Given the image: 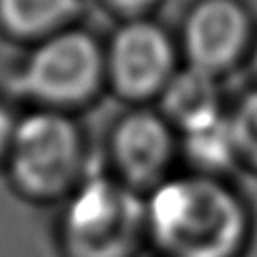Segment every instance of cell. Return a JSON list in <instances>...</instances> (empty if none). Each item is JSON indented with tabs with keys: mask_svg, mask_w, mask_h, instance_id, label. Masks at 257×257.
Segmentation results:
<instances>
[{
	"mask_svg": "<svg viewBox=\"0 0 257 257\" xmlns=\"http://www.w3.org/2000/svg\"><path fill=\"white\" fill-rule=\"evenodd\" d=\"M255 62H257V56H255Z\"/></svg>",
	"mask_w": 257,
	"mask_h": 257,
	"instance_id": "cell-14",
	"label": "cell"
},
{
	"mask_svg": "<svg viewBox=\"0 0 257 257\" xmlns=\"http://www.w3.org/2000/svg\"><path fill=\"white\" fill-rule=\"evenodd\" d=\"M173 151L165 122L151 112H133L116 128L114 155L135 181H153L167 167Z\"/></svg>",
	"mask_w": 257,
	"mask_h": 257,
	"instance_id": "cell-7",
	"label": "cell"
},
{
	"mask_svg": "<svg viewBox=\"0 0 257 257\" xmlns=\"http://www.w3.org/2000/svg\"><path fill=\"white\" fill-rule=\"evenodd\" d=\"M173 66L167 34L151 22H133L118 30L110 48V70L118 88L143 96L165 84Z\"/></svg>",
	"mask_w": 257,
	"mask_h": 257,
	"instance_id": "cell-5",
	"label": "cell"
},
{
	"mask_svg": "<svg viewBox=\"0 0 257 257\" xmlns=\"http://www.w3.org/2000/svg\"><path fill=\"white\" fill-rule=\"evenodd\" d=\"M139 231V211L116 185L86 183L66 211V249L70 257H128Z\"/></svg>",
	"mask_w": 257,
	"mask_h": 257,
	"instance_id": "cell-2",
	"label": "cell"
},
{
	"mask_svg": "<svg viewBox=\"0 0 257 257\" xmlns=\"http://www.w3.org/2000/svg\"><path fill=\"white\" fill-rule=\"evenodd\" d=\"M165 102L167 110L185 128L219 114L213 74L197 66H191L189 70L181 72L177 78L169 82Z\"/></svg>",
	"mask_w": 257,
	"mask_h": 257,
	"instance_id": "cell-8",
	"label": "cell"
},
{
	"mask_svg": "<svg viewBox=\"0 0 257 257\" xmlns=\"http://www.w3.org/2000/svg\"><path fill=\"white\" fill-rule=\"evenodd\" d=\"M247 38V16L233 0H205L187 20L185 46L191 64L215 72L231 64Z\"/></svg>",
	"mask_w": 257,
	"mask_h": 257,
	"instance_id": "cell-6",
	"label": "cell"
},
{
	"mask_svg": "<svg viewBox=\"0 0 257 257\" xmlns=\"http://www.w3.org/2000/svg\"><path fill=\"white\" fill-rule=\"evenodd\" d=\"M76 0H0V16L20 34H38L66 20Z\"/></svg>",
	"mask_w": 257,
	"mask_h": 257,
	"instance_id": "cell-9",
	"label": "cell"
},
{
	"mask_svg": "<svg viewBox=\"0 0 257 257\" xmlns=\"http://www.w3.org/2000/svg\"><path fill=\"white\" fill-rule=\"evenodd\" d=\"M100 52L84 32H64L46 40L28 60L24 88L44 100L74 102L98 82Z\"/></svg>",
	"mask_w": 257,
	"mask_h": 257,
	"instance_id": "cell-4",
	"label": "cell"
},
{
	"mask_svg": "<svg viewBox=\"0 0 257 257\" xmlns=\"http://www.w3.org/2000/svg\"><path fill=\"white\" fill-rule=\"evenodd\" d=\"M14 131H16V126L12 124L10 114H8L6 110H2V108H0V153H2L8 145H12Z\"/></svg>",
	"mask_w": 257,
	"mask_h": 257,
	"instance_id": "cell-12",
	"label": "cell"
},
{
	"mask_svg": "<svg viewBox=\"0 0 257 257\" xmlns=\"http://www.w3.org/2000/svg\"><path fill=\"white\" fill-rule=\"evenodd\" d=\"M10 147L18 183L40 195L62 189L78 163L76 131L58 114L40 112L24 118Z\"/></svg>",
	"mask_w": 257,
	"mask_h": 257,
	"instance_id": "cell-3",
	"label": "cell"
},
{
	"mask_svg": "<svg viewBox=\"0 0 257 257\" xmlns=\"http://www.w3.org/2000/svg\"><path fill=\"white\" fill-rule=\"evenodd\" d=\"M149 227L167 257H237L247 237L241 203L207 179L161 185L149 205Z\"/></svg>",
	"mask_w": 257,
	"mask_h": 257,
	"instance_id": "cell-1",
	"label": "cell"
},
{
	"mask_svg": "<svg viewBox=\"0 0 257 257\" xmlns=\"http://www.w3.org/2000/svg\"><path fill=\"white\" fill-rule=\"evenodd\" d=\"M185 131H187V145L191 155L205 165H213V167L225 165L231 159V155L237 151L231 120L221 114H215Z\"/></svg>",
	"mask_w": 257,
	"mask_h": 257,
	"instance_id": "cell-10",
	"label": "cell"
},
{
	"mask_svg": "<svg viewBox=\"0 0 257 257\" xmlns=\"http://www.w3.org/2000/svg\"><path fill=\"white\" fill-rule=\"evenodd\" d=\"M116 6H120V8H126V10H137V8H143V6H147L149 2H153V0H112Z\"/></svg>",
	"mask_w": 257,
	"mask_h": 257,
	"instance_id": "cell-13",
	"label": "cell"
},
{
	"mask_svg": "<svg viewBox=\"0 0 257 257\" xmlns=\"http://www.w3.org/2000/svg\"><path fill=\"white\" fill-rule=\"evenodd\" d=\"M231 126L237 151L257 165V92L243 98L235 116L231 118Z\"/></svg>",
	"mask_w": 257,
	"mask_h": 257,
	"instance_id": "cell-11",
	"label": "cell"
}]
</instances>
